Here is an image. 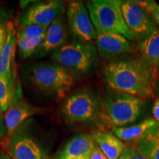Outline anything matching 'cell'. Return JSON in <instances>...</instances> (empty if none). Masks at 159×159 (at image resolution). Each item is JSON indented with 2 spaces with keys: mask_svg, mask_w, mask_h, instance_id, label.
<instances>
[{
  "mask_svg": "<svg viewBox=\"0 0 159 159\" xmlns=\"http://www.w3.org/2000/svg\"><path fill=\"white\" fill-rule=\"evenodd\" d=\"M141 55L153 66L159 67V30L156 29L138 44Z\"/></svg>",
  "mask_w": 159,
  "mask_h": 159,
  "instance_id": "ac0fdd59",
  "label": "cell"
},
{
  "mask_svg": "<svg viewBox=\"0 0 159 159\" xmlns=\"http://www.w3.org/2000/svg\"><path fill=\"white\" fill-rule=\"evenodd\" d=\"M67 18L71 33L80 41L89 43L96 41L97 31L88 10L83 2H71L67 9Z\"/></svg>",
  "mask_w": 159,
  "mask_h": 159,
  "instance_id": "9c48e42d",
  "label": "cell"
},
{
  "mask_svg": "<svg viewBox=\"0 0 159 159\" xmlns=\"http://www.w3.org/2000/svg\"><path fill=\"white\" fill-rule=\"evenodd\" d=\"M27 80L37 91L58 99L66 96L74 85V77L68 70L55 63L38 62L26 67Z\"/></svg>",
  "mask_w": 159,
  "mask_h": 159,
  "instance_id": "7a4b0ae2",
  "label": "cell"
},
{
  "mask_svg": "<svg viewBox=\"0 0 159 159\" xmlns=\"http://www.w3.org/2000/svg\"><path fill=\"white\" fill-rule=\"evenodd\" d=\"M94 144L92 136L77 135L66 143L56 159H89Z\"/></svg>",
  "mask_w": 159,
  "mask_h": 159,
  "instance_id": "9a60e30c",
  "label": "cell"
},
{
  "mask_svg": "<svg viewBox=\"0 0 159 159\" xmlns=\"http://www.w3.org/2000/svg\"><path fill=\"white\" fill-rule=\"evenodd\" d=\"M97 49L102 59H112L135 52L134 45L124 35L103 33H97Z\"/></svg>",
  "mask_w": 159,
  "mask_h": 159,
  "instance_id": "8fae6325",
  "label": "cell"
},
{
  "mask_svg": "<svg viewBox=\"0 0 159 159\" xmlns=\"http://www.w3.org/2000/svg\"><path fill=\"white\" fill-rule=\"evenodd\" d=\"M48 27L40 25L22 26L19 29L16 35L18 37L26 38V39H35L44 36Z\"/></svg>",
  "mask_w": 159,
  "mask_h": 159,
  "instance_id": "7402d4cb",
  "label": "cell"
},
{
  "mask_svg": "<svg viewBox=\"0 0 159 159\" xmlns=\"http://www.w3.org/2000/svg\"><path fill=\"white\" fill-rule=\"evenodd\" d=\"M122 11L125 24L134 38L142 40L156 30L150 16L134 1H122Z\"/></svg>",
  "mask_w": 159,
  "mask_h": 159,
  "instance_id": "30bf717a",
  "label": "cell"
},
{
  "mask_svg": "<svg viewBox=\"0 0 159 159\" xmlns=\"http://www.w3.org/2000/svg\"><path fill=\"white\" fill-rule=\"evenodd\" d=\"M0 159H13V158H12L11 157L7 156V155L1 154L0 155Z\"/></svg>",
  "mask_w": 159,
  "mask_h": 159,
  "instance_id": "4dcf8cb0",
  "label": "cell"
},
{
  "mask_svg": "<svg viewBox=\"0 0 159 159\" xmlns=\"http://www.w3.org/2000/svg\"><path fill=\"white\" fill-rule=\"evenodd\" d=\"M14 99H17L14 89L0 77V111L6 112Z\"/></svg>",
  "mask_w": 159,
  "mask_h": 159,
  "instance_id": "44dd1931",
  "label": "cell"
},
{
  "mask_svg": "<svg viewBox=\"0 0 159 159\" xmlns=\"http://www.w3.org/2000/svg\"><path fill=\"white\" fill-rule=\"evenodd\" d=\"M152 17L153 18L154 21L159 25V5H156V8H155L152 14Z\"/></svg>",
  "mask_w": 159,
  "mask_h": 159,
  "instance_id": "f546056e",
  "label": "cell"
},
{
  "mask_svg": "<svg viewBox=\"0 0 159 159\" xmlns=\"http://www.w3.org/2000/svg\"><path fill=\"white\" fill-rule=\"evenodd\" d=\"M102 102L94 91L83 89L71 95L63 103L62 115L68 124H80L98 119Z\"/></svg>",
  "mask_w": 159,
  "mask_h": 159,
  "instance_id": "8992f818",
  "label": "cell"
},
{
  "mask_svg": "<svg viewBox=\"0 0 159 159\" xmlns=\"http://www.w3.org/2000/svg\"><path fill=\"white\" fill-rule=\"evenodd\" d=\"M104 76L108 86L121 94L140 99L154 98L159 80L158 68L140 56L119 57L105 66Z\"/></svg>",
  "mask_w": 159,
  "mask_h": 159,
  "instance_id": "6da1fadb",
  "label": "cell"
},
{
  "mask_svg": "<svg viewBox=\"0 0 159 159\" xmlns=\"http://www.w3.org/2000/svg\"><path fill=\"white\" fill-rule=\"evenodd\" d=\"M10 17V13L6 7L3 5H0V25L6 23V21Z\"/></svg>",
  "mask_w": 159,
  "mask_h": 159,
  "instance_id": "83f0119b",
  "label": "cell"
},
{
  "mask_svg": "<svg viewBox=\"0 0 159 159\" xmlns=\"http://www.w3.org/2000/svg\"><path fill=\"white\" fill-rule=\"evenodd\" d=\"M135 3L144 11L147 14L152 16L156 5H158L155 1L152 0H134Z\"/></svg>",
  "mask_w": 159,
  "mask_h": 159,
  "instance_id": "cb8c5ba5",
  "label": "cell"
},
{
  "mask_svg": "<svg viewBox=\"0 0 159 159\" xmlns=\"http://www.w3.org/2000/svg\"><path fill=\"white\" fill-rule=\"evenodd\" d=\"M7 135V129H6L5 117L2 115V111H0V140L5 138Z\"/></svg>",
  "mask_w": 159,
  "mask_h": 159,
  "instance_id": "4316f807",
  "label": "cell"
},
{
  "mask_svg": "<svg viewBox=\"0 0 159 159\" xmlns=\"http://www.w3.org/2000/svg\"><path fill=\"white\" fill-rule=\"evenodd\" d=\"M157 123L153 118H147L132 126L112 128V132L122 142H136L137 143L143 135Z\"/></svg>",
  "mask_w": 159,
  "mask_h": 159,
  "instance_id": "e0dca14e",
  "label": "cell"
},
{
  "mask_svg": "<svg viewBox=\"0 0 159 159\" xmlns=\"http://www.w3.org/2000/svg\"><path fill=\"white\" fill-rule=\"evenodd\" d=\"M89 159H108V158L104 154V152L101 150V149L99 148L97 143L95 142L94 148L91 150L90 156H89Z\"/></svg>",
  "mask_w": 159,
  "mask_h": 159,
  "instance_id": "484cf974",
  "label": "cell"
},
{
  "mask_svg": "<svg viewBox=\"0 0 159 159\" xmlns=\"http://www.w3.org/2000/svg\"><path fill=\"white\" fill-rule=\"evenodd\" d=\"M66 41L67 31L61 16L49 26L42 43L35 50L33 57L40 58L51 52L52 54L66 43Z\"/></svg>",
  "mask_w": 159,
  "mask_h": 159,
  "instance_id": "7c38bea8",
  "label": "cell"
},
{
  "mask_svg": "<svg viewBox=\"0 0 159 159\" xmlns=\"http://www.w3.org/2000/svg\"><path fill=\"white\" fill-rule=\"evenodd\" d=\"M144 106V101L126 94L109 95L102 101L98 120L101 126L122 128L138 120Z\"/></svg>",
  "mask_w": 159,
  "mask_h": 159,
  "instance_id": "3957f363",
  "label": "cell"
},
{
  "mask_svg": "<svg viewBox=\"0 0 159 159\" xmlns=\"http://www.w3.org/2000/svg\"><path fill=\"white\" fill-rule=\"evenodd\" d=\"M91 136L108 159H118L127 148L124 142L112 131L104 129L95 130Z\"/></svg>",
  "mask_w": 159,
  "mask_h": 159,
  "instance_id": "2e32d148",
  "label": "cell"
},
{
  "mask_svg": "<svg viewBox=\"0 0 159 159\" xmlns=\"http://www.w3.org/2000/svg\"><path fill=\"white\" fill-rule=\"evenodd\" d=\"M118 159H149L138 147L131 146L125 149Z\"/></svg>",
  "mask_w": 159,
  "mask_h": 159,
  "instance_id": "603a6c76",
  "label": "cell"
},
{
  "mask_svg": "<svg viewBox=\"0 0 159 159\" xmlns=\"http://www.w3.org/2000/svg\"><path fill=\"white\" fill-rule=\"evenodd\" d=\"M45 36V35H44ZM44 36H41L35 39H26L18 37L16 35V45L19 55L21 59H26L33 56L38 47L42 43Z\"/></svg>",
  "mask_w": 159,
  "mask_h": 159,
  "instance_id": "ffe728a7",
  "label": "cell"
},
{
  "mask_svg": "<svg viewBox=\"0 0 159 159\" xmlns=\"http://www.w3.org/2000/svg\"><path fill=\"white\" fill-rule=\"evenodd\" d=\"M65 7L62 2H38L33 3L22 12L19 21L22 26L40 25L49 27L55 19L64 13Z\"/></svg>",
  "mask_w": 159,
  "mask_h": 159,
  "instance_id": "ba28073f",
  "label": "cell"
},
{
  "mask_svg": "<svg viewBox=\"0 0 159 159\" xmlns=\"http://www.w3.org/2000/svg\"><path fill=\"white\" fill-rule=\"evenodd\" d=\"M40 109L26 101L19 99H13L5 115L7 137L9 138L27 119L40 113Z\"/></svg>",
  "mask_w": 159,
  "mask_h": 159,
  "instance_id": "4fadbf2b",
  "label": "cell"
},
{
  "mask_svg": "<svg viewBox=\"0 0 159 159\" xmlns=\"http://www.w3.org/2000/svg\"><path fill=\"white\" fill-rule=\"evenodd\" d=\"M8 34L3 49L0 52V77L5 79L8 84L14 89L17 99L16 91L15 90L14 75H13V64L14 61L16 44V34L12 22H7Z\"/></svg>",
  "mask_w": 159,
  "mask_h": 159,
  "instance_id": "5bb4252c",
  "label": "cell"
},
{
  "mask_svg": "<svg viewBox=\"0 0 159 159\" xmlns=\"http://www.w3.org/2000/svg\"><path fill=\"white\" fill-rule=\"evenodd\" d=\"M51 58L66 70L85 75L98 62V52L91 43L75 41L65 43L52 54Z\"/></svg>",
  "mask_w": 159,
  "mask_h": 159,
  "instance_id": "5b68a950",
  "label": "cell"
},
{
  "mask_svg": "<svg viewBox=\"0 0 159 159\" xmlns=\"http://www.w3.org/2000/svg\"><path fill=\"white\" fill-rule=\"evenodd\" d=\"M152 112L153 119L157 122L159 123V98L155 99L153 105H152Z\"/></svg>",
  "mask_w": 159,
  "mask_h": 159,
  "instance_id": "f1b7e54d",
  "label": "cell"
},
{
  "mask_svg": "<svg viewBox=\"0 0 159 159\" xmlns=\"http://www.w3.org/2000/svg\"><path fill=\"white\" fill-rule=\"evenodd\" d=\"M8 34V25L7 23H3L0 25V52L3 49L7 39Z\"/></svg>",
  "mask_w": 159,
  "mask_h": 159,
  "instance_id": "d4e9b609",
  "label": "cell"
},
{
  "mask_svg": "<svg viewBox=\"0 0 159 159\" xmlns=\"http://www.w3.org/2000/svg\"><path fill=\"white\" fill-rule=\"evenodd\" d=\"M136 146L149 159H159V123L143 135Z\"/></svg>",
  "mask_w": 159,
  "mask_h": 159,
  "instance_id": "d6986e66",
  "label": "cell"
},
{
  "mask_svg": "<svg viewBox=\"0 0 159 159\" xmlns=\"http://www.w3.org/2000/svg\"><path fill=\"white\" fill-rule=\"evenodd\" d=\"M7 152L13 159H47V152L27 130V123L20 126L8 138Z\"/></svg>",
  "mask_w": 159,
  "mask_h": 159,
  "instance_id": "52a82bcc",
  "label": "cell"
},
{
  "mask_svg": "<svg viewBox=\"0 0 159 159\" xmlns=\"http://www.w3.org/2000/svg\"><path fill=\"white\" fill-rule=\"evenodd\" d=\"M0 155H1V152H0Z\"/></svg>",
  "mask_w": 159,
  "mask_h": 159,
  "instance_id": "1f68e13d",
  "label": "cell"
},
{
  "mask_svg": "<svg viewBox=\"0 0 159 159\" xmlns=\"http://www.w3.org/2000/svg\"><path fill=\"white\" fill-rule=\"evenodd\" d=\"M97 33H114L124 35L128 40L134 39L123 18L122 1L92 0L85 4Z\"/></svg>",
  "mask_w": 159,
  "mask_h": 159,
  "instance_id": "277c9868",
  "label": "cell"
}]
</instances>
